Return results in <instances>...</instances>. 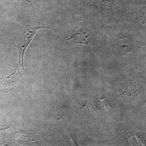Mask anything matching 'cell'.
<instances>
[{
	"instance_id": "obj_2",
	"label": "cell",
	"mask_w": 146,
	"mask_h": 146,
	"mask_svg": "<svg viewBox=\"0 0 146 146\" xmlns=\"http://www.w3.org/2000/svg\"><path fill=\"white\" fill-rule=\"evenodd\" d=\"M24 1L26 2L27 3H29L31 5H33V0H23Z\"/></svg>"
},
{
	"instance_id": "obj_3",
	"label": "cell",
	"mask_w": 146,
	"mask_h": 146,
	"mask_svg": "<svg viewBox=\"0 0 146 146\" xmlns=\"http://www.w3.org/2000/svg\"><path fill=\"white\" fill-rule=\"evenodd\" d=\"M48 1H49V3H50L52 1V0H48Z\"/></svg>"
},
{
	"instance_id": "obj_1",
	"label": "cell",
	"mask_w": 146,
	"mask_h": 146,
	"mask_svg": "<svg viewBox=\"0 0 146 146\" xmlns=\"http://www.w3.org/2000/svg\"><path fill=\"white\" fill-rule=\"evenodd\" d=\"M46 29L53 30L48 25L33 19L31 20L26 24L23 31V37L20 44L19 50L20 63L23 68L24 54L27 48L36 35V31L40 29Z\"/></svg>"
}]
</instances>
